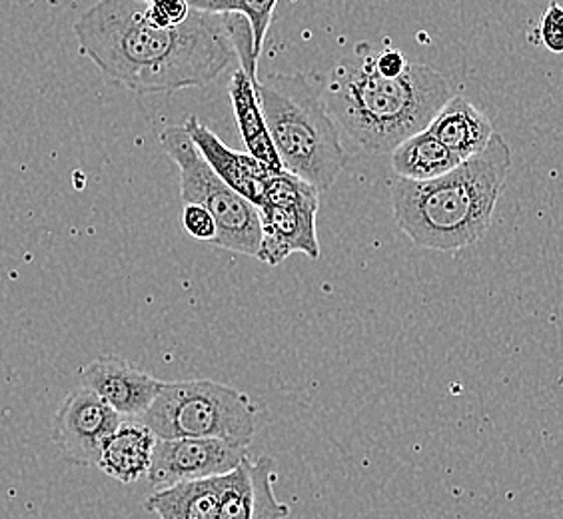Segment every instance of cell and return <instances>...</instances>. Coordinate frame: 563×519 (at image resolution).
I'll list each match as a JSON object with an SVG mask.
<instances>
[{
	"label": "cell",
	"mask_w": 563,
	"mask_h": 519,
	"mask_svg": "<svg viewBox=\"0 0 563 519\" xmlns=\"http://www.w3.org/2000/svg\"><path fill=\"white\" fill-rule=\"evenodd\" d=\"M144 11L142 0H98L75 24L82 55L110 80L139 95H173L210 85L240 60L250 80L258 82L246 16L192 9L185 24L158 29Z\"/></svg>",
	"instance_id": "6da1fadb"
},
{
	"label": "cell",
	"mask_w": 563,
	"mask_h": 519,
	"mask_svg": "<svg viewBox=\"0 0 563 519\" xmlns=\"http://www.w3.org/2000/svg\"><path fill=\"white\" fill-rule=\"evenodd\" d=\"M509 168L511 148L494 132L484 151L440 178L416 183L398 176L391 185L396 224L420 249H467L492 227Z\"/></svg>",
	"instance_id": "7a4b0ae2"
},
{
	"label": "cell",
	"mask_w": 563,
	"mask_h": 519,
	"mask_svg": "<svg viewBox=\"0 0 563 519\" xmlns=\"http://www.w3.org/2000/svg\"><path fill=\"white\" fill-rule=\"evenodd\" d=\"M372 53L347 58L325 85V109L360 148L382 154L430 126L452 97L444 76L408 63L396 78L379 75Z\"/></svg>",
	"instance_id": "3957f363"
},
{
	"label": "cell",
	"mask_w": 563,
	"mask_h": 519,
	"mask_svg": "<svg viewBox=\"0 0 563 519\" xmlns=\"http://www.w3.org/2000/svg\"><path fill=\"white\" fill-rule=\"evenodd\" d=\"M256 92L284 170L320 192L330 190L347 154L322 90L302 75H268L256 82Z\"/></svg>",
	"instance_id": "277c9868"
},
{
	"label": "cell",
	"mask_w": 563,
	"mask_h": 519,
	"mask_svg": "<svg viewBox=\"0 0 563 519\" xmlns=\"http://www.w3.org/2000/svg\"><path fill=\"white\" fill-rule=\"evenodd\" d=\"M258 408L250 396L212 379L164 382L142 422L158 440L220 438L250 445Z\"/></svg>",
	"instance_id": "5b68a950"
},
{
	"label": "cell",
	"mask_w": 563,
	"mask_h": 519,
	"mask_svg": "<svg viewBox=\"0 0 563 519\" xmlns=\"http://www.w3.org/2000/svg\"><path fill=\"white\" fill-rule=\"evenodd\" d=\"M161 144L180 170L183 205L202 206L214 218L218 234L212 246L258 258L262 242L258 206L230 188L212 170L195 142L190 141L185 126L164 129Z\"/></svg>",
	"instance_id": "8992f818"
},
{
	"label": "cell",
	"mask_w": 563,
	"mask_h": 519,
	"mask_svg": "<svg viewBox=\"0 0 563 519\" xmlns=\"http://www.w3.org/2000/svg\"><path fill=\"white\" fill-rule=\"evenodd\" d=\"M249 448L220 438L156 440L148 479L152 486L168 487L180 482L227 476L250 457Z\"/></svg>",
	"instance_id": "52a82bcc"
},
{
	"label": "cell",
	"mask_w": 563,
	"mask_h": 519,
	"mask_svg": "<svg viewBox=\"0 0 563 519\" xmlns=\"http://www.w3.org/2000/svg\"><path fill=\"white\" fill-rule=\"evenodd\" d=\"M122 418L88 386L68 391L60 401L53 422V440L66 462L97 465L100 448Z\"/></svg>",
	"instance_id": "ba28073f"
},
{
	"label": "cell",
	"mask_w": 563,
	"mask_h": 519,
	"mask_svg": "<svg viewBox=\"0 0 563 519\" xmlns=\"http://www.w3.org/2000/svg\"><path fill=\"white\" fill-rule=\"evenodd\" d=\"M80 378L126 420H142L164 386L161 379L119 356L97 357L82 368Z\"/></svg>",
	"instance_id": "9c48e42d"
},
{
	"label": "cell",
	"mask_w": 563,
	"mask_h": 519,
	"mask_svg": "<svg viewBox=\"0 0 563 519\" xmlns=\"http://www.w3.org/2000/svg\"><path fill=\"white\" fill-rule=\"evenodd\" d=\"M274 462L271 457L250 460L227 476H220L218 519H286L290 509L274 494Z\"/></svg>",
	"instance_id": "30bf717a"
},
{
	"label": "cell",
	"mask_w": 563,
	"mask_h": 519,
	"mask_svg": "<svg viewBox=\"0 0 563 519\" xmlns=\"http://www.w3.org/2000/svg\"><path fill=\"white\" fill-rule=\"evenodd\" d=\"M262 242L258 260L268 266H278L294 252L308 258H320L316 232L318 206H258Z\"/></svg>",
	"instance_id": "8fae6325"
},
{
	"label": "cell",
	"mask_w": 563,
	"mask_h": 519,
	"mask_svg": "<svg viewBox=\"0 0 563 519\" xmlns=\"http://www.w3.org/2000/svg\"><path fill=\"white\" fill-rule=\"evenodd\" d=\"M185 129L198 152L205 156V161L230 188L249 198L254 206L266 202V183L272 174L266 164L254 158L250 152L242 154L228 148L227 144L196 117L186 120Z\"/></svg>",
	"instance_id": "7c38bea8"
},
{
	"label": "cell",
	"mask_w": 563,
	"mask_h": 519,
	"mask_svg": "<svg viewBox=\"0 0 563 519\" xmlns=\"http://www.w3.org/2000/svg\"><path fill=\"white\" fill-rule=\"evenodd\" d=\"M156 440L158 438L142 420H124L104 440L97 465L112 479L134 484L148 476Z\"/></svg>",
	"instance_id": "4fadbf2b"
},
{
	"label": "cell",
	"mask_w": 563,
	"mask_h": 519,
	"mask_svg": "<svg viewBox=\"0 0 563 519\" xmlns=\"http://www.w3.org/2000/svg\"><path fill=\"white\" fill-rule=\"evenodd\" d=\"M428 130L454 152L460 161L479 154L494 136L492 120L464 97L448 98Z\"/></svg>",
	"instance_id": "5bb4252c"
},
{
	"label": "cell",
	"mask_w": 563,
	"mask_h": 519,
	"mask_svg": "<svg viewBox=\"0 0 563 519\" xmlns=\"http://www.w3.org/2000/svg\"><path fill=\"white\" fill-rule=\"evenodd\" d=\"M230 98H232V109L239 122L242 141L246 144L250 154L258 158L262 164H266L271 173L284 170L262 112L256 85L250 80V76L242 68H239L230 80Z\"/></svg>",
	"instance_id": "9a60e30c"
},
{
	"label": "cell",
	"mask_w": 563,
	"mask_h": 519,
	"mask_svg": "<svg viewBox=\"0 0 563 519\" xmlns=\"http://www.w3.org/2000/svg\"><path fill=\"white\" fill-rule=\"evenodd\" d=\"M144 508L161 519H218L220 476L161 487L146 498Z\"/></svg>",
	"instance_id": "2e32d148"
},
{
	"label": "cell",
	"mask_w": 563,
	"mask_h": 519,
	"mask_svg": "<svg viewBox=\"0 0 563 519\" xmlns=\"http://www.w3.org/2000/svg\"><path fill=\"white\" fill-rule=\"evenodd\" d=\"M464 163L438 141L430 130L426 129L398 144L391 151V168L400 178L426 183L440 178L454 170L457 164Z\"/></svg>",
	"instance_id": "e0dca14e"
},
{
	"label": "cell",
	"mask_w": 563,
	"mask_h": 519,
	"mask_svg": "<svg viewBox=\"0 0 563 519\" xmlns=\"http://www.w3.org/2000/svg\"><path fill=\"white\" fill-rule=\"evenodd\" d=\"M276 2L278 0H188V4L198 11L234 12V14L246 16L252 26V34H254L256 58H261Z\"/></svg>",
	"instance_id": "ac0fdd59"
},
{
	"label": "cell",
	"mask_w": 563,
	"mask_h": 519,
	"mask_svg": "<svg viewBox=\"0 0 563 519\" xmlns=\"http://www.w3.org/2000/svg\"><path fill=\"white\" fill-rule=\"evenodd\" d=\"M320 190L288 170L272 173L266 183V202L274 206H320Z\"/></svg>",
	"instance_id": "d6986e66"
},
{
	"label": "cell",
	"mask_w": 563,
	"mask_h": 519,
	"mask_svg": "<svg viewBox=\"0 0 563 519\" xmlns=\"http://www.w3.org/2000/svg\"><path fill=\"white\" fill-rule=\"evenodd\" d=\"M192 7L188 0H152L146 2V21L158 29H176L188 21Z\"/></svg>",
	"instance_id": "ffe728a7"
},
{
	"label": "cell",
	"mask_w": 563,
	"mask_h": 519,
	"mask_svg": "<svg viewBox=\"0 0 563 519\" xmlns=\"http://www.w3.org/2000/svg\"><path fill=\"white\" fill-rule=\"evenodd\" d=\"M183 227L188 236L198 240V242H207L214 244L217 240L218 228L212 214L207 208L198 205H185L183 208Z\"/></svg>",
	"instance_id": "44dd1931"
},
{
	"label": "cell",
	"mask_w": 563,
	"mask_h": 519,
	"mask_svg": "<svg viewBox=\"0 0 563 519\" xmlns=\"http://www.w3.org/2000/svg\"><path fill=\"white\" fill-rule=\"evenodd\" d=\"M538 34L543 46L553 53L562 55L563 53V7L558 2H550L548 11L543 12L542 21L538 26Z\"/></svg>",
	"instance_id": "7402d4cb"
},
{
	"label": "cell",
	"mask_w": 563,
	"mask_h": 519,
	"mask_svg": "<svg viewBox=\"0 0 563 519\" xmlns=\"http://www.w3.org/2000/svg\"><path fill=\"white\" fill-rule=\"evenodd\" d=\"M374 65H376V70H378L379 75L386 76V78H396V76H400L406 70L408 60L404 58L400 51L388 48V51L379 53L374 58Z\"/></svg>",
	"instance_id": "603a6c76"
},
{
	"label": "cell",
	"mask_w": 563,
	"mask_h": 519,
	"mask_svg": "<svg viewBox=\"0 0 563 519\" xmlns=\"http://www.w3.org/2000/svg\"><path fill=\"white\" fill-rule=\"evenodd\" d=\"M142 2H152V0H142Z\"/></svg>",
	"instance_id": "cb8c5ba5"
}]
</instances>
